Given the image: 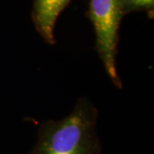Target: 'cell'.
Returning a JSON list of instances; mask_svg holds the SVG:
<instances>
[{
    "mask_svg": "<svg viewBox=\"0 0 154 154\" xmlns=\"http://www.w3.org/2000/svg\"><path fill=\"white\" fill-rule=\"evenodd\" d=\"M97 118L98 110L91 101L79 99L65 118L39 125L37 143L29 154H100Z\"/></svg>",
    "mask_w": 154,
    "mask_h": 154,
    "instance_id": "obj_1",
    "label": "cell"
},
{
    "mask_svg": "<svg viewBox=\"0 0 154 154\" xmlns=\"http://www.w3.org/2000/svg\"><path fill=\"white\" fill-rule=\"evenodd\" d=\"M88 17L94 25L96 51L116 88H122L116 68L119 28L124 13L118 0H89Z\"/></svg>",
    "mask_w": 154,
    "mask_h": 154,
    "instance_id": "obj_2",
    "label": "cell"
},
{
    "mask_svg": "<svg viewBox=\"0 0 154 154\" xmlns=\"http://www.w3.org/2000/svg\"><path fill=\"white\" fill-rule=\"evenodd\" d=\"M70 0H33L32 18L36 30L48 45L56 44V22Z\"/></svg>",
    "mask_w": 154,
    "mask_h": 154,
    "instance_id": "obj_3",
    "label": "cell"
},
{
    "mask_svg": "<svg viewBox=\"0 0 154 154\" xmlns=\"http://www.w3.org/2000/svg\"><path fill=\"white\" fill-rule=\"evenodd\" d=\"M118 3L124 15L133 11H146L152 17L154 0H118Z\"/></svg>",
    "mask_w": 154,
    "mask_h": 154,
    "instance_id": "obj_4",
    "label": "cell"
}]
</instances>
